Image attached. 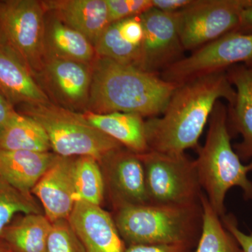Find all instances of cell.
I'll use <instances>...</instances> for the list:
<instances>
[{
	"instance_id": "18",
	"label": "cell",
	"mask_w": 252,
	"mask_h": 252,
	"mask_svg": "<svg viewBox=\"0 0 252 252\" xmlns=\"http://www.w3.org/2000/svg\"><path fill=\"white\" fill-rule=\"evenodd\" d=\"M0 94L14 107L50 102L49 96L27 68L1 47Z\"/></svg>"
},
{
	"instance_id": "24",
	"label": "cell",
	"mask_w": 252,
	"mask_h": 252,
	"mask_svg": "<svg viewBox=\"0 0 252 252\" xmlns=\"http://www.w3.org/2000/svg\"><path fill=\"white\" fill-rule=\"evenodd\" d=\"M74 199L102 207L105 186L98 160L91 157H76L74 167Z\"/></svg>"
},
{
	"instance_id": "12",
	"label": "cell",
	"mask_w": 252,
	"mask_h": 252,
	"mask_svg": "<svg viewBox=\"0 0 252 252\" xmlns=\"http://www.w3.org/2000/svg\"><path fill=\"white\" fill-rule=\"evenodd\" d=\"M39 76L46 89L63 104V107L74 112L81 108L86 111L92 79V64L45 56L42 67L35 79Z\"/></svg>"
},
{
	"instance_id": "23",
	"label": "cell",
	"mask_w": 252,
	"mask_h": 252,
	"mask_svg": "<svg viewBox=\"0 0 252 252\" xmlns=\"http://www.w3.org/2000/svg\"><path fill=\"white\" fill-rule=\"evenodd\" d=\"M200 203L203 210V228L194 252H243L236 239L223 225L205 194Z\"/></svg>"
},
{
	"instance_id": "21",
	"label": "cell",
	"mask_w": 252,
	"mask_h": 252,
	"mask_svg": "<svg viewBox=\"0 0 252 252\" xmlns=\"http://www.w3.org/2000/svg\"><path fill=\"white\" fill-rule=\"evenodd\" d=\"M51 226L44 214L23 215L5 228L1 238L12 252H46Z\"/></svg>"
},
{
	"instance_id": "20",
	"label": "cell",
	"mask_w": 252,
	"mask_h": 252,
	"mask_svg": "<svg viewBox=\"0 0 252 252\" xmlns=\"http://www.w3.org/2000/svg\"><path fill=\"white\" fill-rule=\"evenodd\" d=\"M45 56L92 64L96 55L90 41L51 15L45 20Z\"/></svg>"
},
{
	"instance_id": "28",
	"label": "cell",
	"mask_w": 252,
	"mask_h": 252,
	"mask_svg": "<svg viewBox=\"0 0 252 252\" xmlns=\"http://www.w3.org/2000/svg\"><path fill=\"white\" fill-rule=\"evenodd\" d=\"M109 23L140 16L153 8L152 0H105Z\"/></svg>"
},
{
	"instance_id": "14",
	"label": "cell",
	"mask_w": 252,
	"mask_h": 252,
	"mask_svg": "<svg viewBox=\"0 0 252 252\" xmlns=\"http://www.w3.org/2000/svg\"><path fill=\"white\" fill-rule=\"evenodd\" d=\"M68 220L85 252H126L112 215L102 207L78 202Z\"/></svg>"
},
{
	"instance_id": "8",
	"label": "cell",
	"mask_w": 252,
	"mask_h": 252,
	"mask_svg": "<svg viewBox=\"0 0 252 252\" xmlns=\"http://www.w3.org/2000/svg\"><path fill=\"white\" fill-rule=\"evenodd\" d=\"M252 0H195L176 13L181 42L194 51L238 28L240 16Z\"/></svg>"
},
{
	"instance_id": "30",
	"label": "cell",
	"mask_w": 252,
	"mask_h": 252,
	"mask_svg": "<svg viewBox=\"0 0 252 252\" xmlns=\"http://www.w3.org/2000/svg\"><path fill=\"white\" fill-rule=\"evenodd\" d=\"M225 228L233 234L240 245L243 252H252V233L246 234L239 228L238 220L233 214H228L221 217Z\"/></svg>"
},
{
	"instance_id": "3",
	"label": "cell",
	"mask_w": 252,
	"mask_h": 252,
	"mask_svg": "<svg viewBox=\"0 0 252 252\" xmlns=\"http://www.w3.org/2000/svg\"><path fill=\"white\" fill-rule=\"evenodd\" d=\"M208 122L205 144L196 149L195 166L204 193L221 218L225 215V196L233 187L243 190L245 200H252V182L248 178L252 162L244 165L232 147L228 109L220 101L215 104Z\"/></svg>"
},
{
	"instance_id": "6",
	"label": "cell",
	"mask_w": 252,
	"mask_h": 252,
	"mask_svg": "<svg viewBox=\"0 0 252 252\" xmlns=\"http://www.w3.org/2000/svg\"><path fill=\"white\" fill-rule=\"evenodd\" d=\"M45 14L40 1H0V47L34 78L40 72L45 56Z\"/></svg>"
},
{
	"instance_id": "26",
	"label": "cell",
	"mask_w": 252,
	"mask_h": 252,
	"mask_svg": "<svg viewBox=\"0 0 252 252\" xmlns=\"http://www.w3.org/2000/svg\"><path fill=\"white\" fill-rule=\"evenodd\" d=\"M18 214H43L42 208L32 194L22 193L0 177V238Z\"/></svg>"
},
{
	"instance_id": "29",
	"label": "cell",
	"mask_w": 252,
	"mask_h": 252,
	"mask_svg": "<svg viewBox=\"0 0 252 252\" xmlns=\"http://www.w3.org/2000/svg\"><path fill=\"white\" fill-rule=\"evenodd\" d=\"M118 22L123 39L132 45L141 46L143 41L144 29L140 16L126 18Z\"/></svg>"
},
{
	"instance_id": "35",
	"label": "cell",
	"mask_w": 252,
	"mask_h": 252,
	"mask_svg": "<svg viewBox=\"0 0 252 252\" xmlns=\"http://www.w3.org/2000/svg\"><path fill=\"white\" fill-rule=\"evenodd\" d=\"M0 252H4L2 251V250H1V249H0Z\"/></svg>"
},
{
	"instance_id": "2",
	"label": "cell",
	"mask_w": 252,
	"mask_h": 252,
	"mask_svg": "<svg viewBox=\"0 0 252 252\" xmlns=\"http://www.w3.org/2000/svg\"><path fill=\"white\" fill-rule=\"evenodd\" d=\"M177 86L160 74L96 56L86 111L160 117Z\"/></svg>"
},
{
	"instance_id": "10",
	"label": "cell",
	"mask_w": 252,
	"mask_h": 252,
	"mask_svg": "<svg viewBox=\"0 0 252 252\" xmlns=\"http://www.w3.org/2000/svg\"><path fill=\"white\" fill-rule=\"evenodd\" d=\"M98 162L106 197L114 211L149 203L145 172L139 154L123 147L109 152Z\"/></svg>"
},
{
	"instance_id": "19",
	"label": "cell",
	"mask_w": 252,
	"mask_h": 252,
	"mask_svg": "<svg viewBox=\"0 0 252 252\" xmlns=\"http://www.w3.org/2000/svg\"><path fill=\"white\" fill-rule=\"evenodd\" d=\"M81 114L91 125L131 152L137 154L149 152L144 121L140 116L123 112L100 114L90 111Z\"/></svg>"
},
{
	"instance_id": "27",
	"label": "cell",
	"mask_w": 252,
	"mask_h": 252,
	"mask_svg": "<svg viewBox=\"0 0 252 252\" xmlns=\"http://www.w3.org/2000/svg\"><path fill=\"white\" fill-rule=\"evenodd\" d=\"M46 252H85L84 245L69 220H60L52 223Z\"/></svg>"
},
{
	"instance_id": "15",
	"label": "cell",
	"mask_w": 252,
	"mask_h": 252,
	"mask_svg": "<svg viewBox=\"0 0 252 252\" xmlns=\"http://www.w3.org/2000/svg\"><path fill=\"white\" fill-rule=\"evenodd\" d=\"M236 96L228 109V125L232 137L240 135L241 142L233 146L241 161L252 162V66L235 64L225 70Z\"/></svg>"
},
{
	"instance_id": "1",
	"label": "cell",
	"mask_w": 252,
	"mask_h": 252,
	"mask_svg": "<svg viewBox=\"0 0 252 252\" xmlns=\"http://www.w3.org/2000/svg\"><path fill=\"white\" fill-rule=\"evenodd\" d=\"M236 92L225 71L195 78L177 86L162 117L144 121L149 151L185 154L197 149L198 140L220 98L234 102Z\"/></svg>"
},
{
	"instance_id": "9",
	"label": "cell",
	"mask_w": 252,
	"mask_h": 252,
	"mask_svg": "<svg viewBox=\"0 0 252 252\" xmlns=\"http://www.w3.org/2000/svg\"><path fill=\"white\" fill-rule=\"evenodd\" d=\"M240 64L252 66V33H228L174 63L160 76L179 86Z\"/></svg>"
},
{
	"instance_id": "22",
	"label": "cell",
	"mask_w": 252,
	"mask_h": 252,
	"mask_svg": "<svg viewBox=\"0 0 252 252\" xmlns=\"http://www.w3.org/2000/svg\"><path fill=\"white\" fill-rule=\"evenodd\" d=\"M51 144L42 126L28 116L16 112L0 131V150L49 152Z\"/></svg>"
},
{
	"instance_id": "33",
	"label": "cell",
	"mask_w": 252,
	"mask_h": 252,
	"mask_svg": "<svg viewBox=\"0 0 252 252\" xmlns=\"http://www.w3.org/2000/svg\"><path fill=\"white\" fill-rule=\"evenodd\" d=\"M16 113L14 107L0 94V131L9 124Z\"/></svg>"
},
{
	"instance_id": "4",
	"label": "cell",
	"mask_w": 252,
	"mask_h": 252,
	"mask_svg": "<svg viewBox=\"0 0 252 252\" xmlns=\"http://www.w3.org/2000/svg\"><path fill=\"white\" fill-rule=\"evenodd\" d=\"M126 246L184 244L195 247L203 228L201 203L130 205L113 215Z\"/></svg>"
},
{
	"instance_id": "25",
	"label": "cell",
	"mask_w": 252,
	"mask_h": 252,
	"mask_svg": "<svg viewBox=\"0 0 252 252\" xmlns=\"http://www.w3.org/2000/svg\"><path fill=\"white\" fill-rule=\"evenodd\" d=\"M94 46L97 57L140 68L141 46L132 45L123 39L118 21L106 28Z\"/></svg>"
},
{
	"instance_id": "16",
	"label": "cell",
	"mask_w": 252,
	"mask_h": 252,
	"mask_svg": "<svg viewBox=\"0 0 252 252\" xmlns=\"http://www.w3.org/2000/svg\"><path fill=\"white\" fill-rule=\"evenodd\" d=\"M46 12L85 36L93 45L110 24L105 0L42 1Z\"/></svg>"
},
{
	"instance_id": "31",
	"label": "cell",
	"mask_w": 252,
	"mask_h": 252,
	"mask_svg": "<svg viewBox=\"0 0 252 252\" xmlns=\"http://www.w3.org/2000/svg\"><path fill=\"white\" fill-rule=\"evenodd\" d=\"M193 248V247L184 244L131 245L126 247V252H194Z\"/></svg>"
},
{
	"instance_id": "32",
	"label": "cell",
	"mask_w": 252,
	"mask_h": 252,
	"mask_svg": "<svg viewBox=\"0 0 252 252\" xmlns=\"http://www.w3.org/2000/svg\"><path fill=\"white\" fill-rule=\"evenodd\" d=\"M195 0H152L153 8L162 12L175 14L193 4Z\"/></svg>"
},
{
	"instance_id": "13",
	"label": "cell",
	"mask_w": 252,
	"mask_h": 252,
	"mask_svg": "<svg viewBox=\"0 0 252 252\" xmlns=\"http://www.w3.org/2000/svg\"><path fill=\"white\" fill-rule=\"evenodd\" d=\"M76 157L57 159L33 188L45 216L51 223L68 220L75 206L74 167Z\"/></svg>"
},
{
	"instance_id": "34",
	"label": "cell",
	"mask_w": 252,
	"mask_h": 252,
	"mask_svg": "<svg viewBox=\"0 0 252 252\" xmlns=\"http://www.w3.org/2000/svg\"><path fill=\"white\" fill-rule=\"evenodd\" d=\"M233 32L252 33V1L251 4L244 9L240 16L238 28Z\"/></svg>"
},
{
	"instance_id": "11",
	"label": "cell",
	"mask_w": 252,
	"mask_h": 252,
	"mask_svg": "<svg viewBox=\"0 0 252 252\" xmlns=\"http://www.w3.org/2000/svg\"><path fill=\"white\" fill-rule=\"evenodd\" d=\"M139 16L144 29L140 68L160 74L184 58L185 50L179 34L177 15L152 8Z\"/></svg>"
},
{
	"instance_id": "7",
	"label": "cell",
	"mask_w": 252,
	"mask_h": 252,
	"mask_svg": "<svg viewBox=\"0 0 252 252\" xmlns=\"http://www.w3.org/2000/svg\"><path fill=\"white\" fill-rule=\"evenodd\" d=\"M145 172L149 203L189 205L200 203L203 193L195 160L185 154L149 151L139 154Z\"/></svg>"
},
{
	"instance_id": "5",
	"label": "cell",
	"mask_w": 252,
	"mask_h": 252,
	"mask_svg": "<svg viewBox=\"0 0 252 252\" xmlns=\"http://www.w3.org/2000/svg\"><path fill=\"white\" fill-rule=\"evenodd\" d=\"M21 114L39 123L46 131L51 149L63 157H91L100 160L122 144L86 121L81 113L51 103L20 105Z\"/></svg>"
},
{
	"instance_id": "17",
	"label": "cell",
	"mask_w": 252,
	"mask_h": 252,
	"mask_svg": "<svg viewBox=\"0 0 252 252\" xmlns=\"http://www.w3.org/2000/svg\"><path fill=\"white\" fill-rule=\"evenodd\" d=\"M58 156L50 152L0 150V177L22 193L31 195Z\"/></svg>"
}]
</instances>
